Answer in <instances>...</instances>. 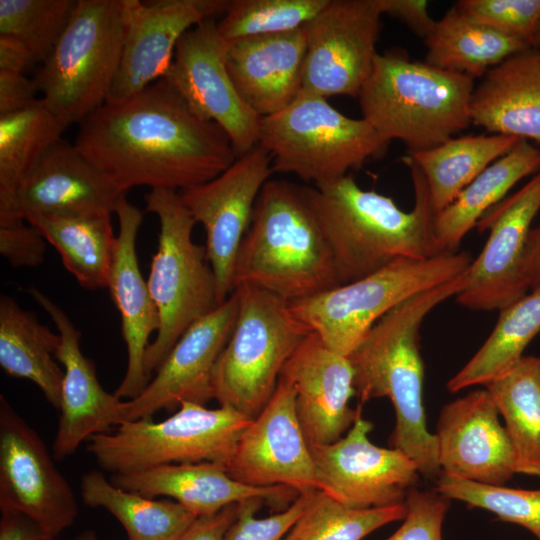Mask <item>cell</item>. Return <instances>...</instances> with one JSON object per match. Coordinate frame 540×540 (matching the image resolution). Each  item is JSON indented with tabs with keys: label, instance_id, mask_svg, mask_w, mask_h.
<instances>
[{
	"label": "cell",
	"instance_id": "obj_28",
	"mask_svg": "<svg viewBox=\"0 0 540 540\" xmlns=\"http://www.w3.org/2000/svg\"><path fill=\"white\" fill-rule=\"evenodd\" d=\"M469 111L471 123L492 134L540 142V51L528 49L489 69Z\"/></svg>",
	"mask_w": 540,
	"mask_h": 540
},
{
	"label": "cell",
	"instance_id": "obj_6",
	"mask_svg": "<svg viewBox=\"0 0 540 540\" xmlns=\"http://www.w3.org/2000/svg\"><path fill=\"white\" fill-rule=\"evenodd\" d=\"M144 199L146 211L155 214L160 223L157 250L147 279L160 318L156 338L147 347L144 361L150 379L180 337L221 304L205 245L192 239L196 222L179 191L153 188Z\"/></svg>",
	"mask_w": 540,
	"mask_h": 540
},
{
	"label": "cell",
	"instance_id": "obj_50",
	"mask_svg": "<svg viewBox=\"0 0 540 540\" xmlns=\"http://www.w3.org/2000/svg\"><path fill=\"white\" fill-rule=\"evenodd\" d=\"M37 63L22 42L11 36L0 35V71L24 74Z\"/></svg>",
	"mask_w": 540,
	"mask_h": 540
},
{
	"label": "cell",
	"instance_id": "obj_42",
	"mask_svg": "<svg viewBox=\"0 0 540 540\" xmlns=\"http://www.w3.org/2000/svg\"><path fill=\"white\" fill-rule=\"evenodd\" d=\"M454 6L468 20L520 39L532 48L540 24V0H459Z\"/></svg>",
	"mask_w": 540,
	"mask_h": 540
},
{
	"label": "cell",
	"instance_id": "obj_53",
	"mask_svg": "<svg viewBox=\"0 0 540 540\" xmlns=\"http://www.w3.org/2000/svg\"><path fill=\"white\" fill-rule=\"evenodd\" d=\"M532 47L535 49V50H539L540 51V24L538 26V29H537V32L535 34V37H534V40H533V43H532Z\"/></svg>",
	"mask_w": 540,
	"mask_h": 540
},
{
	"label": "cell",
	"instance_id": "obj_22",
	"mask_svg": "<svg viewBox=\"0 0 540 540\" xmlns=\"http://www.w3.org/2000/svg\"><path fill=\"white\" fill-rule=\"evenodd\" d=\"M125 194L74 143L60 138L25 174L13 213L0 221L31 215H111Z\"/></svg>",
	"mask_w": 540,
	"mask_h": 540
},
{
	"label": "cell",
	"instance_id": "obj_38",
	"mask_svg": "<svg viewBox=\"0 0 540 540\" xmlns=\"http://www.w3.org/2000/svg\"><path fill=\"white\" fill-rule=\"evenodd\" d=\"M406 515V505L355 509L347 507L320 490L309 500L283 540H362L373 531Z\"/></svg>",
	"mask_w": 540,
	"mask_h": 540
},
{
	"label": "cell",
	"instance_id": "obj_9",
	"mask_svg": "<svg viewBox=\"0 0 540 540\" xmlns=\"http://www.w3.org/2000/svg\"><path fill=\"white\" fill-rule=\"evenodd\" d=\"M122 0H77L65 31L35 77L42 101L67 128L108 99L124 42Z\"/></svg>",
	"mask_w": 540,
	"mask_h": 540
},
{
	"label": "cell",
	"instance_id": "obj_12",
	"mask_svg": "<svg viewBox=\"0 0 540 540\" xmlns=\"http://www.w3.org/2000/svg\"><path fill=\"white\" fill-rule=\"evenodd\" d=\"M225 41L214 18L189 29L163 77L199 117L219 125L238 156L259 143L261 117L241 98L227 69Z\"/></svg>",
	"mask_w": 540,
	"mask_h": 540
},
{
	"label": "cell",
	"instance_id": "obj_49",
	"mask_svg": "<svg viewBox=\"0 0 540 540\" xmlns=\"http://www.w3.org/2000/svg\"><path fill=\"white\" fill-rule=\"evenodd\" d=\"M0 540H55V536L46 531L24 513L0 510Z\"/></svg>",
	"mask_w": 540,
	"mask_h": 540
},
{
	"label": "cell",
	"instance_id": "obj_39",
	"mask_svg": "<svg viewBox=\"0 0 540 540\" xmlns=\"http://www.w3.org/2000/svg\"><path fill=\"white\" fill-rule=\"evenodd\" d=\"M329 0H230L217 29L228 43L304 27Z\"/></svg>",
	"mask_w": 540,
	"mask_h": 540
},
{
	"label": "cell",
	"instance_id": "obj_8",
	"mask_svg": "<svg viewBox=\"0 0 540 540\" xmlns=\"http://www.w3.org/2000/svg\"><path fill=\"white\" fill-rule=\"evenodd\" d=\"M239 311L213 371L214 399L255 418L271 399L283 367L310 333L289 303L256 286L235 287Z\"/></svg>",
	"mask_w": 540,
	"mask_h": 540
},
{
	"label": "cell",
	"instance_id": "obj_20",
	"mask_svg": "<svg viewBox=\"0 0 540 540\" xmlns=\"http://www.w3.org/2000/svg\"><path fill=\"white\" fill-rule=\"evenodd\" d=\"M124 42L107 101H120L168 72L180 38L192 27L226 12L230 0H122Z\"/></svg>",
	"mask_w": 540,
	"mask_h": 540
},
{
	"label": "cell",
	"instance_id": "obj_32",
	"mask_svg": "<svg viewBox=\"0 0 540 540\" xmlns=\"http://www.w3.org/2000/svg\"><path fill=\"white\" fill-rule=\"evenodd\" d=\"M519 138L501 134L452 137L429 149L405 156L422 172L435 214L488 166L509 152Z\"/></svg>",
	"mask_w": 540,
	"mask_h": 540
},
{
	"label": "cell",
	"instance_id": "obj_45",
	"mask_svg": "<svg viewBox=\"0 0 540 540\" xmlns=\"http://www.w3.org/2000/svg\"><path fill=\"white\" fill-rule=\"evenodd\" d=\"M46 242L40 231L24 219L0 221V253L13 268L42 264Z\"/></svg>",
	"mask_w": 540,
	"mask_h": 540
},
{
	"label": "cell",
	"instance_id": "obj_21",
	"mask_svg": "<svg viewBox=\"0 0 540 540\" xmlns=\"http://www.w3.org/2000/svg\"><path fill=\"white\" fill-rule=\"evenodd\" d=\"M499 415L486 388L443 406L434 433L442 475L501 486L516 474Z\"/></svg>",
	"mask_w": 540,
	"mask_h": 540
},
{
	"label": "cell",
	"instance_id": "obj_1",
	"mask_svg": "<svg viewBox=\"0 0 540 540\" xmlns=\"http://www.w3.org/2000/svg\"><path fill=\"white\" fill-rule=\"evenodd\" d=\"M74 144L124 193L136 186L181 191L237 158L226 132L194 113L164 78L106 101L79 124Z\"/></svg>",
	"mask_w": 540,
	"mask_h": 540
},
{
	"label": "cell",
	"instance_id": "obj_3",
	"mask_svg": "<svg viewBox=\"0 0 540 540\" xmlns=\"http://www.w3.org/2000/svg\"><path fill=\"white\" fill-rule=\"evenodd\" d=\"M464 274L395 306L348 357L359 405L376 398L391 401L396 421L389 443L412 459L420 475L428 479L437 480L442 471L435 436L426 424L420 328L431 311L460 293L465 285Z\"/></svg>",
	"mask_w": 540,
	"mask_h": 540
},
{
	"label": "cell",
	"instance_id": "obj_40",
	"mask_svg": "<svg viewBox=\"0 0 540 540\" xmlns=\"http://www.w3.org/2000/svg\"><path fill=\"white\" fill-rule=\"evenodd\" d=\"M77 0H0V35L22 42L43 63L65 31Z\"/></svg>",
	"mask_w": 540,
	"mask_h": 540
},
{
	"label": "cell",
	"instance_id": "obj_13",
	"mask_svg": "<svg viewBox=\"0 0 540 540\" xmlns=\"http://www.w3.org/2000/svg\"><path fill=\"white\" fill-rule=\"evenodd\" d=\"M272 173L270 155L257 145L212 180L179 191L195 222L204 228L207 258L217 280L220 304L234 291L236 256L257 198Z\"/></svg>",
	"mask_w": 540,
	"mask_h": 540
},
{
	"label": "cell",
	"instance_id": "obj_35",
	"mask_svg": "<svg viewBox=\"0 0 540 540\" xmlns=\"http://www.w3.org/2000/svg\"><path fill=\"white\" fill-rule=\"evenodd\" d=\"M81 498L89 507H102L125 529L127 540H178L197 518L176 501L154 500L122 489L102 471L85 473Z\"/></svg>",
	"mask_w": 540,
	"mask_h": 540
},
{
	"label": "cell",
	"instance_id": "obj_11",
	"mask_svg": "<svg viewBox=\"0 0 540 540\" xmlns=\"http://www.w3.org/2000/svg\"><path fill=\"white\" fill-rule=\"evenodd\" d=\"M252 419L228 406L208 409L183 401L165 420L124 421L89 438L87 451L112 474L166 464L213 462L226 466Z\"/></svg>",
	"mask_w": 540,
	"mask_h": 540
},
{
	"label": "cell",
	"instance_id": "obj_36",
	"mask_svg": "<svg viewBox=\"0 0 540 540\" xmlns=\"http://www.w3.org/2000/svg\"><path fill=\"white\" fill-rule=\"evenodd\" d=\"M489 337L470 360L447 382L457 393L475 385L485 386L511 370L540 332V287L499 310Z\"/></svg>",
	"mask_w": 540,
	"mask_h": 540
},
{
	"label": "cell",
	"instance_id": "obj_37",
	"mask_svg": "<svg viewBox=\"0 0 540 540\" xmlns=\"http://www.w3.org/2000/svg\"><path fill=\"white\" fill-rule=\"evenodd\" d=\"M65 129L41 98L0 115V217L13 213L21 180Z\"/></svg>",
	"mask_w": 540,
	"mask_h": 540
},
{
	"label": "cell",
	"instance_id": "obj_15",
	"mask_svg": "<svg viewBox=\"0 0 540 540\" xmlns=\"http://www.w3.org/2000/svg\"><path fill=\"white\" fill-rule=\"evenodd\" d=\"M372 429L360 411L341 439L310 446L318 490L350 508L403 504L419 480L418 467L406 454L371 443Z\"/></svg>",
	"mask_w": 540,
	"mask_h": 540
},
{
	"label": "cell",
	"instance_id": "obj_2",
	"mask_svg": "<svg viewBox=\"0 0 540 540\" xmlns=\"http://www.w3.org/2000/svg\"><path fill=\"white\" fill-rule=\"evenodd\" d=\"M414 189L411 211L392 198L363 190L347 174L305 187L331 251L341 285L361 279L400 258H429L441 252L434 236L435 212L420 169L404 156Z\"/></svg>",
	"mask_w": 540,
	"mask_h": 540
},
{
	"label": "cell",
	"instance_id": "obj_24",
	"mask_svg": "<svg viewBox=\"0 0 540 540\" xmlns=\"http://www.w3.org/2000/svg\"><path fill=\"white\" fill-rule=\"evenodd\" d=\"M296 391L295 407L309 446L334 443L353 425L361 405L352 409L356 395L354 371L348 357L330 350L310 332L283 367Z\"/></svg>",
	"mask_w": 540,
	"mask_h": 540
},
{
	"label": "cell",
	"instance_id": "obj_18",
	"mask_svg": "<svg viewBox=\"0 0 540 540\" xmlns=\"http://www.w3.org/2000/svg\"><path fill=\"white\" fill-rule=\"evenodd\" d=\"M540 210V171L520 190L489 209L477 222L489 237L465 272L456 296L471 310H501L528 291L522 266L531 223Z\"/></svg>",
	"mask_w": 540,
	"mask_h": 540
},
{
	"label": "cell",
	"instance_id": "obj_43",
	"mask_svg": "<svg viewBox=\"0 0 540 540\" xmlns=\"http://www.w3.org/2000/svg\"><path fill=\"white\" fill-rule=\"evenodd\" d=\"M310 493L299 494L285 509L265 518L256 517L265 502L263 499L252 498L238 503L235 520L224 540H283L302 514Z\"/></svg>",
	"mask_w": 540,
	"mask_h": 540
},
{
	"label": "cell",
	"instance_id": "obj_5",
	"mask_svg": "<svg viewBox=\"0 0 540 540\" xmlns=\"http://www.w3.org/2000/svg\"><path fill=\"white\" fill-rule=\"evenodd\" d=\"M474 78L414 61L397 52L377 54L358 98L365 119L407 152L435 147L471 124Z\"/></svg>",
	"mask_w": 540,
	"mask_h": 540
},
{
	"label": "cell",
	"instance_id": "obj_44",
	"mask_svg": "<svg viewBox=\"0 0 540 540\" xmlns=\"http://www.w3.org/2000/svg\"><path fill=\"white\" fill-rule=\"evenodd\" d=\"M451 500L435 489L411 488L406 496V515L401 526L386 540H443L442 527Z\"/></svg>",
	"mask_w": 540,
	"mask_h": 540
},
{
	"label": "cell",
	"instance_id": "obj_33",
	"mask_svg": "<svg viewBox=\"0 0 540 540\" xmlns=\"http://www.w3.org/2000/svg\"><path fill=\"white\" fill-rule=\"evenodd\" d=\"M425 62L472 78L512 55L531 49L520 39L468 20L455 6L445 12L424 39Z\"/></svg>",
	"mask_w": 540,
	"mask_h": 540
},
{
	"label": "cell",
	"instance_id": "obj_7",
	"mask_svg": "<svg viewBox=\"0 0 540 540\" xmlns=\"http://www.w3.org/2000/svg\"><path fill=\"white\" fill-rule=\"evenodd\" d=\"M466 252L400 258L356 281L289 303L294 316L332 351L349 357L376 322L414 294L466 272Z\"/></svg>",
	"mask_w": 540,
	"mask_h": 540
},
{
	"label": "cell",
	"instance_id": "obj_10",
	"mask_svg": "<svg viewBox=\"0 0 540 540\" xmlns=\"http://www.w3.org/2000/svg\"><path fill=\"white\" fill-rule=\"evenodd\" d=\"M389 143L365 119L350 118L327 98L300 91L287 107L261 118L258 145L270 155L273 172L317 185L383 155Z\"/></svg>",
	"mask_w": 540,
	"mask_h": 540
},
{
	"label": "cell",
	"instance_id": "obj_29",
	"mask_svg": "<svg viewBox=\"0 0 540 540\" xmlns=\"http://www.w3.org/2000/svg\"><path fill=\"white\" fill-rule=\"evenodd\" d=\"M540 168V149L525 139L488 166L445 209L435 215L434 236L441 252H453L465 235L521 179Z\"/></svg>",
	"mask_w": 540,
	"mask_h": 540
},
{
	"label": "cell",
	"instance_id": "obj_16",
	"mask_svg": "<svg viewBox=\"0 0 540 540\" xmlns=\"http://www.w3.org/2000/svg\"><path fill=\"white\" fill-rule=\"evenodd\" d=\"M46 445L0 395V510L24 513L53 536L75 522L74 492Z\"/></svg>",
	"mask_w": 540,
	"mask_h": 540
},
{
	"label": "cell",
	"instance_id": "obj_34",
	"mask_svg": "<svg viewBox=\"0 0 540 540\" xmlns=\"http://www.w3.org/2000/svg\"><path fill=\"white\" fill-rule=\"evenodd\" d=\"M485 388L504 418L515 472L540 476V357L523 356Z\"/></svg>",
	"mask_w": 540,
	"mask_h": 540
},
{
	"label": "cell",
	"instance_id": "obj_52",
	"mask_svg": "<svg viewBox=\"0 0 540 540\" xmlns=\"http://www.w3.org/2000/svg\"><path fill=\"white\" fill-rule=\"evenodd\" d=\"M74 540H98L96 534L92 530L81 532Z\"/></svg>",
	"mask_w": 540,
	"mask_h": 540
},
{
	"label": "cell",
	"instance_id": "obj_30",
	"mask_svg": "<svg viewBox=\"0 0 540 540\" xmlns=\"http://www.w3.org/2000/svg\"><path fill=\"white\" fill-rule=\"evenodd\" d=\"M60 342L59 333L41 324L34 312L10 296H0V366L9 376L37 385L55 409L64 376L55 356Z\"/></svg>",
	"mask_w": 540,
	"mask_h": 540
},
{
	"label": "cell",
	"instance_id": "obj_27",
	"mask_svg": "<svg viewBox=\"0 0 540 540\" xmlns=\"http://www.w3.org/2000/svg\"><path fill=\"white\" fill-rule=\"evenodd\" d=\"M115 486L148 498L167 496L195 516L212 515L242 501L260 498L274 506L292 503L298 492L285 486L255 487L233 479L226 466L213 462L166 464L150 469L112 474Z\"/></svg>",
	"mask_w": 540,
	"mask_h": 540
},
{
	"label": "cell",
	"instance_id": "obj_19",
	"mask_svg": "<svg viewBox=\"0 0 540 540\" xmlns=\"http://www.w3.org/2000/svg\"><path fill=\"white\" fill-rule=\"evenodd\" d=\"M238 311L239 297L234 290L221 305L195 322L176 342L143 392L122 402L118 425L152 417L183 401L204 405L214 399V367L234 330Z\"/></svg>",
	"mask_w": 540,
	"mask_h": 540
},
{
	"label": "cell",
	"instance_id": "obj_46",
	"mask_svg": "<svg viewBox=\"0 0 540 540\" xmlns=\"http://www.w3.org/2000/svg\"><path fill=\"white\" fill-rule=\"evenodd\" d=\"M381 14L394 17L408 26L417 36L425 39L435 20L428 12L426 0H376Z\"/></svg>",
	"mask_w": 540,
	"mask_h": 540
},
{
	"label": "cell",
	"instance_id": "obj_17",
	"mask_svg": "<svg viewBox=\"0 0 540 540\" xmlns=\"http://www.w3.org/2000/svg\"><path fill=\"white\" fill-rule=\"evenodd\" d=\"M295 398L294 386L281 375L271 399L243 431L226 464L233 479L255 487L285 486L299 494L318 490Z\"/></svg>",
	"mask_w": 540,
	"mask_h": 540
},
{
	"label": "cell",
	"instance_id": "obj_47",
	"mask_svg": "<svg viewBox=\"0 0 540 540\" xmlns=\"http://www.w3.org/2000/svg\"><path fill=\"white\" fill-rule=\"evenodd\" d=\"M34 79L24 74L0 71V115L23 110L38 98Z\"/></svg>",
	"mask_w": 540,
	"mask_h": 540
},
{
	"label": "cell",
	"instance_id": "obj_25",
	"mask_svg": "<svg viewBox=\"0 0 540 540\" xmlns=\"http://www.w3.org/2000/svg\"><path fill=\"white\" fill-rule=\"evenodd\" d=\"M114 213L119 222L116 250L107 288L121 316V330L127 348V368L114 394L129 400L140 395L150 379L144 361L149 338L158 331V309L144 280L137 258L136 239L143 213L125 196L117 203Z\"/></svg>",
	"mask_w": 540,
	"mask_h": 540
},
{
	"label": "cell",
	"instance_id": "obj_48",
	"mask_svg": "<svg viewBox=\"0 0 540 540\" xmlns=\"http://www.w3.org/2000/svg\"><path fill=\"white\" fill-rule=\"evenodd\" d=\"M238 504L207 516L197 517L178 540H224L235 520Z\"/></svg>",
	"mask_w": 540,
	"mask_h": 540
},
{
	"label": "cell",
	"instance_id": "obj_14",
	"mask_svg": "<svg viewBox=\"0 0 540 540\" xmlns=\"http://www.w3.org/2000/svg\"><path fill=\"white\" fill-rule=\"evenodd\" d=\"M381 15L376 0H329L304 26L301 91L358 97L378 54Z\"/></svg>",
	"mask_w": 540,
	"mask_h": 540
},
{
	"label": "cell",
	"instance_id": "obj_26",
	"mask_svg": "<svg viewBox=\"0 0 540 540\" xmlns=\"http://www.w3.org/2000/svg\"><path fill=\"white\" fill-rule=\"evenodd\" d=\"M305 27L230 42L227 69L243 101L261 118L287 107L302 88Z\"/></svg>",
	"mask_w": 540,
	"mask_h": 540
},
{
	"label": "cell",
	"instance_id": "obj_23",
	"mask_svg": "<svg viewBox=\"0 0 540 540\" xmlns=\"http://www.w3.org/2000/svg\"><path fill=\"white\" fill-rule=\"evenodd\" d=\"M28 293L50 316L61 338L56 359L64 367L59 421L52 456L63 460L93 435L118 425L122 400L101 386L93 361L80 349L81 332L66 313L35 287Z\"/></svg>",
	"mask_w": 540,
	"mask_h": 540
},
{
	"label": "cell",
	"instance_id": "obj_4",
	"mask_svg": "<svg viewBox=\"0 0 540 540\" xmlns=\"http://www.w3.org/2000/svg\"><path fill=\"white\" fill-rule=\"evenodd\" d=\"M233 284L256 286L288 303L341 285L305 187L265 183L236 256Z\"/></svg>",
	"mask_w": 540,
	"mask_h": 540
},
{
	"label": "cell",
	"instance_id": "obj_41",
	"mask_svg": "<svg viewBox=\"0 0 540 540\" xmlns=\"http://www.w3.org/2000/svg\"><path fill=\"white\" fill-rule=\"evenodd\" d=\"M435 490L468 508L493 513L503 522L517 524L540 540V489L526 490L489 485L441 475Z\"/></svg>",
	"mask_w": 540,
	"mask_h": 540
},
{
	"label": "cell",
	"instance_id": "obj_31",
	"mask_svg": "<svg viewBox=\"0 0 540 540\" xmlns=\"http://www.w3.org/2000/svg\"><path fill=\"white\" fill-rule=\"evenodd\" d=\"M25 220L57 250L64 267L81 287H107L117 242L110 214L31 215Z\"/></svg>",
	"mask_w": 540,
	"mask_h": 540
},
{
	"label": "cell",
	"instance_id": "obj_51",
	"mask_svg": "<svg viewBox=\"0 0 540 540\" xmlns=\"http://www.w3.org/2000/svg\"><path fill=\"white\" fill-rule=\"evenodd\" d=\"M522 277L528 290L540 287V227L531 229L522 266Z\"/></svg>",
	"mask_w": 540,
	"mask_h": 540
}]
</instances>
